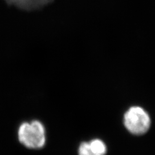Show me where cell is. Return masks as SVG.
<instances>
[{
    "instance_id": "obj_1",
    "label": "cell",
    "mask_w": 155,
    "mask_h": 155,
    "mask_svg": "<svg viewBox=\"0 0 155 155\" xmlns=\"http://www.w3.org/2000/svg\"><path fill=\"white\" fill-rule=\"evenodd\" d=\"M18 136L20 143L29 149H40L44 146L46 142L45 127L38 120L21 124Z\"/></svg>"
},
{
    "instance_id": "obj_2",
    "label": "cell",
    "mask_w": 155,
    "mask_h": 155,
    "mask_svg": "<svg viewBox=\"0 0 155 155\" xmlns=\"http://www.w3.org/2000/svg\"><path fill=\"white\" fill-rule=\"evenodd\" d=\"M124 122L129 132L135 135L146 133L151 127V118L141 107L133 106L126 111Z\"/></svg>"
},
{
    "instance_id": "obj_3",
    "label": "cell",
    "mask_w": 155,
    "mask_h": 155,
    "mask_svg": "<svg viewBox=\"0 0 155 155\" xmlns=\"http://www.w3.org/2000/svg\"><path fill=\"white\" fill-rule=\"evenodd\" d=\"M52 0H5L11 5L24 11H34L41 8L51 2Z\"/></svg>"
},
{
    "instance_id": "obj_4",
    "label": "cell",
    "mask_w": 155,
    "mask_h": 155,
    "mask_svg": "<svg viewBox=\"0 0 155 155\" xmlns=\"http://www.w3.org/2000/svg\"><path fill=\"white\" fill-rule=\"evenodd\" d=\"M92 149L98 155H105L107 152V147L101 140L94 139L89 142Z\"/></svg>"
},
{
    "instance_id": "obj_5",
    "label": "cell",
    "mask_w": 155,
    "mask_h": 155,
    "mask_svg": "<svg viewBox=\"0 0 155 155\" xmlns=\"http://www.w3.org/2000/svg\"><path fill=\"white\" fill-rule=\"evenodd\" d=\"M79 155H98L91 147L89 142L81 143L78 148Z\"/></svg>"
}]
</instances>
